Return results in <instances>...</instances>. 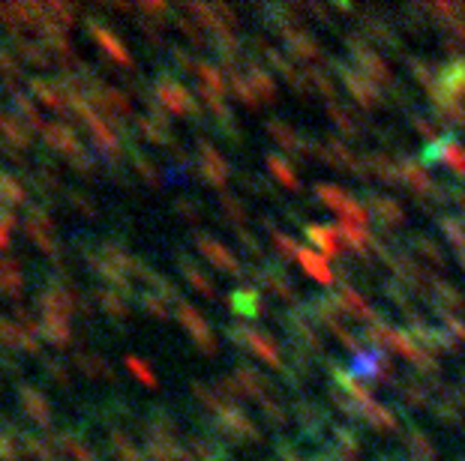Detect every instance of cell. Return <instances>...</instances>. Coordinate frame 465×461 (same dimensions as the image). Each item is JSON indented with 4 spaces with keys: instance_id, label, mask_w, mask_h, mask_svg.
Returning a JSON list of instances; mask_svg holds the SVG:
<instances>
[{
    "instance_id": "6da1fadb",
    "label": "cell",
    "mask_w": 465,
    "mask_h": 461,
    "mask_svg": "<svg viewBox=\"0 0 465 461\" xmlns=\"http://www.w3.org/2000/svg\"><path fill=\"white\" fill-rule=\"evenodd\" d=\"M21 399H24V402L30 404L28 411H30V414H33L36 419H42V422L48 419V411H45V399H40V395H36V392H33L30 387H21Z\"/></svg>"
},
{
    "instance_id": "7a4b0ae2",
    "label": "cell",
    "mask_w": 465,
    "mask_h": 461,
    "mask_svg": "<svg viewBox=\"0 0 465 461\" xmlns=\"http://www.w3.org/2000/svg\"><path fill=\"white\" fill-rule=\"evenodd\" d=\"M91 30H93V36H96V40L105 45V51H111V54H115L117 60H127V54H123V48H120V42H117V40H111V36H108L105 30H99L96 24H91Z\"/></svg>"
},
{
    "instance_id": "3957f363",
    "label": "cell",
    "mask_w": 465,
    "mask_h": 461,
    "mask_svg": "<svg viewBox=\"0 0 465 461\" xmlns=\"http://www.w3.org/2000/svg\"><path fill=\"white\" fill-rule=\"evenodd\" d=\"M99 356H87V354H79V366L87 371V375H108V371L96 363Z\"/></svg>"
},
{
    "instance_id": "277c9868",
    "label": "cell",
    "mask_w": 465,
    "mask_h": 461,
    "mask_svg": "<svg viewBox=\"0 0 465 461\" xmlns=\"http://www.w3.org/2000/svg\"><path fill=\"white\" fill-rule=\"evenodd\" d=\"M0 458H4V461H16V450H12L4 438H0Z\"/></svg>"
},
{
    "instance_id": "5b68a950",
    "label": "cell",
    "mask_w": 465,
    "mask_h": 461,
    "mask_svg": "<svg viewBox=\"0 0 465 461\" xmlns=\"http://www.w3.org/2000/svg\"><path fill=\"white\" fill-rule=\"evenodd\" d=\"M0 69H4L6 75H16V63H12V57H6L4 51H0Z\"/></svg>"
},
{
    "instance_id": "8992f818",
    "label": "cell",
    "mask_w": 465,
    "mask_h": 461,
    "mask_svg": "<svg viewBox=\"0 0 465 461\" xmlns=\"http://www.w3.org/2000/svg\"><path fill=\"white\" fill-rule=\"evenodd\" d=\"M130 366H132V371H135V375H142V378H144L147 383H154V378H150V371H147L144 366H138V363L132 360V356H130Z\"/></svg>"
},
{
    "instance_id": "52a82bcc",
    "label": "cell",
    "mask_w": 465,
    "mask_h": 461,
    "mask_svg": "<svg viewBox=\"0 0 465 461\" xmlns=\"http://www.w3.org/2000/svg\"><path fill=\"white\" fill-rule=\"evenodd\" d=\"M0 246H6V234H4V230H0Z\"/></svg>"
}]
</instances>
